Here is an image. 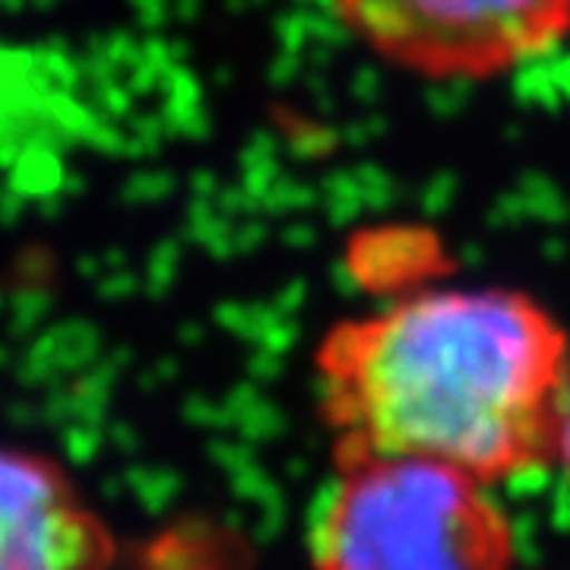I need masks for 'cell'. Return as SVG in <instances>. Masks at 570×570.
<instances>
[{
	"label": "cell",
	"instance_id": "cell-1",
	"mask_svg": "<svg viewBox=\"0 0 570 570\" xmlns=\"http://www.w3.org/2000/svg\"><path fill=\"white\" fill-rule=\"evenodd\" d=\"M333 456H422L501 485L554 466L570 336L508 288H431L317 346Z\"/></svg>",
	"mask_w": 570,
	"mask_h": 570
},
{
	"label": "cell",
	"instance_id": "cell-2",
	"mask_svg": "<svg viewBox=\"0 0 570 570\" xmlns=\"http://www.w3.org/2000/svg\"><path fill=\"white\" fill-rule=\"evenodd\" d=\"M311 570H513L517 535L491 485L422 456H333Z\"/></svg>",
	"mask_w": 570,
	"mask_h": 570
},
{
	"label": "cell",
	"instance_id": "cell-3",
	"mask_svg": "<svg viewBox=\"0 0 570 570\" xmlns=\"http://www.w3.org/2000/svg\"><path fill=\"white\" fill-rule=\"evenodd\" d=\"M387 61L425 77H491L568 36L570 0H336Z\"/></svg>",
	"mask_w": 570,
	"mask_h": 570
},
{
	"label": "cell",
	"instance_id": "cell-4",
	"mask_svg": "<svg viewBox=\"0 0 570 570\" xmlns=\"http://www.w3.org/2000/svg\"><path fill=\"white\" fill-rule=\"evenodd\" d=\"M115 535L51 456L0 444V570H111Z\"/></svg>",
	"mask_w": 570,
	"mask_h": 570
},
{
	"label": "cell",
	"instance_id": "cell-5",
	"mask_svg": "<svg viewBox=\"0 0 570 570\" xmlns=\"http://www.w3.org/2000/svg\"><path fill=\"white\" fill-rule=\"evenodd\" d=\"M554 466L564 469L570 482V377H568V390H564V406H561V428H558V460Z\"/></svg>",
	"mask_w": 570,
	"mask_h": 570
}]
</instances>
